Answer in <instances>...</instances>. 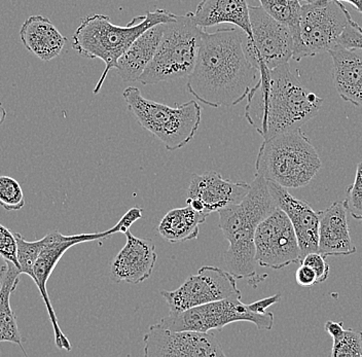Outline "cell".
I'll use <instances>...</instances> for the list:
<instances>
[{
  "label": "cell",
  "instance_id": "cell-32",
  "mask_svg": "<svg viewBox=\"0 0 362 357\" xmlns=\"http://www.w3.org/2000/svg\"><path fill=\"white\" fill-rule=\"evenodd\" d=\"M296 279L298 286H304V288L317 284L316 273L314 272L313 269L302 265V264H300V268L296 270Z\"/></svg>",
  "mask_w": 362,
  "mask_h": 357
},
{
  "label": "cell",
  "instance_id": "cell-13",
  "mask_svg": "<svg viewBox=\"0 0 362 357\" xmlns=\"http://www.w3.org/2000/svg\"><path fill=\"white\" fill-rule=\"evenodd\" d=\"M255 244V261L264 268L280 270L302 259L291 219L278 207L259 223Z\"/></svg>",
  "mask_w": 362,
  "mask_h": 357
},
{
  "label": "cell",
  "instance_id": "cell-1",
  "mask_svg": "<svg viewBox=\"0 0 362 357\" xmlns=\"http://www.w3.org/2000/svg\"><path fill=\"white\" fill-rule=\"evenodd\" d=\"M244 31L236 27L204 33L196 65L187 88L197 100L218 108L247 98L259 78V70L246 58Z\"/></svg>",
  "mask_w": 362,
  "mask_h": 357
},
{
  "label": "cell",
  "instance_id": "cell-19",
  "mask_svg": "<svg viewBox=\"0 0 362 357\" xmlns=\"http://www.w3.org/2000/svg\"><path fill=\"white\" fill-rule=\"evenodd\" d=\"M20 38L25 49L44 62L58 57L67 42L51 20L40 15L31 16L23 23Z\"/></svg>",
  "mask_w": 362,
  "mask_h": 357
},
{
  "label": "cell",
  "instance_id": "cell-5",
  "mask_svg": "<svg viewBox=\"0 0 362 357\" xmlns=\"http://www.w3.org/2000/svg\"><path fill=\"white\" fill-rule=\"evenodd\" d=\"M321 167L318 151L302 128H296L264 140L255 162V175L285 189H300L311 182Z\"/></svg>",
  "mask_w": 362,
  "mask_h": 357
},
{
  "label": "cell",
  "instance_id": "cell-22",
  "mask_svg": "<svg viewBox=\"0 0 362 357\" xmlns=\"http://www.w3.org/2000/svg\"><path fill=\"white\" fill-rule=\"evenodd\" d=\"M194 21L201 28L233 24L251 36L250 13L246 0H201L194 12Z\"/></svg>",
  "mask_w": 362,
  "mask_h": 357
},
{
  "label": "cell",
  "instance_id": "cell-33",
  "mask_svg": "<svg viewBox=\"0 0 362 357\" xmlns=\"http://www.w3.org/2000/svg\"><path fill=\"white\" fill-rule=\"evenodd\" d=\"M280 299H281V295L277 293V295H272V297L264 298V299L251 303L249 306H250L251 310L255 312V313H266V312H268L267 309L279 302Z\"/></svg>",
  "mask_w": 362,
  "mask_h": 357
},
{
  "label": "cell",
  "instance_id": "cell-38",
  "mask_svg": "<svg viewBox=\"0 0 362 357\" xmlns=\"http://www.w3.org/2000/svg\"><path fill=\"white\" fill-rule=\"evenodd\" d=\"M314 1H317V0H300V2H314Z\"/></svg>",
  "mask_w": 362,
  "mask_h": 357
},
{
  "label": "cell",
  "instance_id": "cell-9",
  "mask_svg": "<svg viewBox=\"0 0 362 357\" xmlns=\"http://www.w3.org/2000/svg\"><path fill=\"white\" fill-rule=\"evenodd\" d=\"M341 1L317 0L302 4L298 35L294 36L293 60L302 61L318 54L329 53L352 22Z\"/></svg>",
  "mask_w": 362,
  "mask_h": 357
},
{
  "label": "cell",
  "instance_id": "cell-2",
  "mask_svg": "<svg viewBox=\"0 0 362 357\" xmlns=\"http://www.w3.org/2000/svg\"><path fill=\"white\" fill-rule=\"evenodd\" d=\"M323 99L310 91L291 72L289 63L260 69L245 107L249 124L264 139L302 128L320 112Z\"/></svg>",
  "mask_w": 362,
  "mask_h": 357
},
{
  "label": "cell",
  "instance_id": "cell-29",
  "mask_svg": "<svg viewBox=\"0 0 362 357\" xmlns=\"http://www.w3.org/2000/svg\"><path fill=\"white\" fill-rule=\"evenodd\" d=\"M0 257L20 269L15 234L0 223Z\"/></svg>",
  "mask_w": 362,
  "mask_h": 357
},
{
  "label": "cell",
  "instance_id": "cell-6",
  "mask_svg": "<svg viewBox=\"0 0 362 357\" xmlns=\"http://www.w3.org/2000/svg\"><path fill=\"white\" fill-rule=\"evenodd\" d=\"M123 97L137 123L157 137L167 151H175L187 146L200 127L202 108L197 101L171 107L144 98L136 87L126 88Z\"/></svg>",
  "mask_w": 362,
  "mask_h": 357
},
{
  "label": "cell",
  "instance_id": "cell-25",
  "mask_svg": "<svg viewBox=\"0 0 362 357\" xmlns=\"http://www.w3.org/2000/svg\"><path fill=\"white\" fill-rule=\"evenodd\" d=\"M260 6L274 19L287 25L293 35H296L300 24V8H294L288 0H259Z\"/></svg>",
  "mask_w": 362,
  "mask_h": 357
},
{
  "label": "cell",
  "instance_id": "cell-23",
  "mask_svg": "<svg viewBox=\"0 0 362 357\" xmlns=\"http://www.w3.org/2000/svg\"><path fill=\"white\" fill-rule=\"evenodd\" d=\"M0 274L2 278V288L0 289V343L8 342L18 345L26 356L17 317L11 307V295L19 286L22 273L17 266L4 261L0 268Z\"/></svg>",
  "mask_w": 362,
  "mask_h": 357
},
{
  "label": "cell",
  "instance_id": "cell-10",
  "mask_svg": "<svg viewBox=\"0 0 362 357\" xmlns=\"http://www.w3.org/2000/svg\"><path fill=\"white\" fill-rule=\"evenodd\" d=\"M242 298H230L208 303L202 306L194 307L171 313L162 318L160 323L170 331H192L210 333L214 329L221 331L226 325L239 322H248L257 325L260 331H271L274 325V314L255 313L249 304H244Z\"/></svg>",
  "mask_w": 362,
  "mask_h": 357
},
{
  "label": "cell",
  "instance_id": "cell-37",
  "mask_svg": "<svg viewBox=\"0 0 362 357\" xmlns=\"http://www.w3.org/2000/svg\"><path fill=\"white\" fill-rule=\"evenodd\" d=\"M288 2L291 4V6H294V8H300V6H302L300 0H288Z\"/></svg>",
  "mask_w": 362,
  "mask_h": 357
},
{
  "label": "cell",
  "instance_id": "cell-14",
  "mask_svg": "<svg viewBox=\"0 0 362 357\" xmlns=\"http://www.w3.org/2000/svg\"><path fill=\"white\" fill-rule=\"evenodd\" d=\"M147 357L225 356L214 334L192 331H170L160 323L151 325L144 334Z\"/></svg>",
  "mask_w": 362,
  "mask_h": 357
},
{
  "label": "cell",
  "instance_id": "cell-3",
  "mask_svg": "<svg viewBox=\"0 0 362 357\" xmlns=\"http://www.w3.org/2000/svg\"><path fill=\"white\" fill-rule=\"evenodd\" d=\"M276 208L266 178L255 175L241 202L218 211L219 228L230 244L223 254L226 266L237 279H246L255 288L267 277L257 275L255 232Z\"/></svg>",
  "mask_w": 362,
  "mask_h": 357
},
{
  "label": "cell",
  "instance_id": "cell-36",
  "mask_svg": "<svg viewBox=\"0 0 362 357\" xmlns=\"http://www.w3.org/2000/svg\"><path fill=\"white\" fill-rule=\"evenodd\" d=\"M6 117V108L4 107L1 103H0V126L4 123Z\"/></svg>",
  "mask_w": 362,
  "mask_h": 357
},
{
  "label": "cell",
  "instance_id": "cell-34",
  "mask_svg": "<svg viewBox=\"0 0 362 357\" xmlns=\"http://www.w3.org/2000/svg\"><path fill=\"white\" fill-rule=\"evenodd\" d=\"M325 329L327 333L332 336V340L339 338V336L344 333V331H345L343 322H332V320H328V322L325 323Z\"/></svg>",
  "mask_w": 362,
  "mask_h": 357
},
{
  "label": "cell",
  "instance_id": "cell-11",
  "mask_svg": "<svg viewBox=\"0 0 362 357\" xmlns=\"http://www.w3.org/2000/svg\"><path fill=\"white\" fill-rule=\"evenodd\" d=\"M251 36L243 35L246 58L255 69H275L293 56V35L287 25L269 15L262 6H249Z\"/></svg>",
  "mask_w": 362,
  "mask_h": 357
},
{
  "label": "cell",
  "instance_id": "cell-12",
  "mask_svg": "<svg viewBox=\"0 0 362 357\" xmlns=\"http://www.w3.org/2000/svg\"><path fill=\"white\" fill-rule=\"evenodd\" d=\"M236 279L230 271L218 267L203 266L180 288L172 291H162L160 295L166 300L171 313H180L208 303L242 298Z\"/></svg>",
  "mask_w": 362,
  "mask_h": 357
},
{
  "label": "cell",
  "instance_id": "cell-31",
  "mask_svg": "<svg viewBox=\"0 0 362 357\" xmlns=\"http://www.w3.org/2000/svg\"><path fill=\"white\" fill-rule=\"evenodd\" d=\"M339 46L346 49H362V28L356 22L352 21L348 25L339 38Z\"/></svg>",
  "mask_w": 362,
  "mask_h": 357
},
{
  "label": "cell",
  "instance_id": "cell-21",
  "mask_svg": "<svg viewBox=\"0 0 362 357\" xmlns=\"http://www.w3.org/2000/svg\"><path fill=\"white\" fill-rule=\"evenodd\" d=\"M165 24L156 25L142 33L117 60L115 69L124 83L139 81L155 57L164 33Z\"/></svg>",
  "mask_w": 362,
  "mask_h": 357
},
{
  "label": "cell",
  "instance_id": "cell-16",
  "mask_svg": "<svg viewBox=\"0 0 362 357\" xmlns=\"http://www.w3.org/2000/svg\"><path fill=\"white\" fill-rule=\"evenodd\" d=\"M250 184L232 182L221 174L210 171L194 174L187 189V198L197 200L202 205L203 212L209 216L230 205L238 204L247 195Z\"/></svg>",
  "mask_w": 362,
  "mask_h": 357
},
{
  "label": "cell",
  "instance_id": "cell-26",
  "mask_svg": "<svg viewBox=\"0 0 362 357\" xmlns=\"http://www.w3.org/2000/svg\"><path fill=\"white\" fill-rule=\"evenodd\" d=\"M0 206L6 211H18L25 206L21 185L11 176L0 175Z\"/></svg>",
  "mask_w": 362,
  "mask_h": 357
},
{
  "label": "cell",
  "instance_id": "cell-17",
  "mask_svg": "<svg viewBox=\"0 0 362 357\" xmlns=\"http://www.w3.org/2000/svg\"><path fill=\"white\" fill-rule=\"evenodd\" d=\"M267 182L276 205L291 219L302 259L310 252H318L319 212L315 211L305 201L294 198L281 185L270 180Z\"/></svg>",
  "mask_w": 362,
  "mask_h": 357
},
{
  "label": "cell",
  "instance_id": "cell-35",
  "mask_svg": "<svg viewBox=\"0 0 362 357\" xmlns=\"http://www.w3.org/2000/svg\"><path fill=\"white\" fill-rule=\"evenodd\" d=\"M336 1L349 2L351 6H354L359 13H362V0H336Z\"/></svg>",
  "mask_w": 362,
  "mask_h": 357
},
{
  "label": "cell",
  "instance_id": "cell-4",
  "mask_svg": "<svg viewBox=\"0 0 362 357\" xmlns=\"http://www.w3.org/2000/svg\"><path fill=\"white\" fill-rule=\"evenodd\" d=\"M176 17L175 13L157 8L133 18L126 26L112 24L108 16L99 13L83 18L74 33L72 49L83 57L100 59L105 63L93 93L100 92L108 72L115 69L117 60L142 33L156 25L173 21Z\"/></svg>",
  "mask_w": 362,
  "mask_h": 357
},
{
  "label": "cell",
  "instance_id": "cell-20",
  "mask_svg": "<svg viewBox=\"0 0 362 357\" xmlns=\"http://www.w3.org/2000/svg\"><path fill=\"white\" fill-rule=\"evenodd\" d=\"M334 61V83L343 100L362 106V49L337 46L329 51Z\"/></svg>",
  "mask_w": 362,
  "mask_h": 357
},
{
  "label": "cell",
  "instance_id": "cell-15",
  "mask_svg": "<svg viewBox=\"0 0 362 357\" xmlns=\"http://www.w3.org/2000/svg\"><path fill=\"white\" fill-rule=\"evenodd\" d=\"M124 235L126 245L113 259L110 279L115 283H142L151 277L157 263L155 244L151 239L134 236L130 230Z\"/></svg>",
  "mask_w": 362,
  "mask_h": 357
},
{
  "label": "cell",
  "instance_id": "cell-24",
  "mask_svg": "<svg viewBox=\"0 0 362 357\" xmlns=\"http://www.w3.org/2000/svg\"><path fill=\"white\" fill-rule=\"evenodd\" d=\"M207 214L197 211L187 205L170 210L158 225L160 236L170 243L187 242L198 238L200 226L205 223Z\"/></svg>",
  "mask_w": 362,
  "mask_h": 357
},
{
  "label": "cell",
  "instance_id": "cell-28",
  "mask_svg": "<svg viewBox=\"0 0 362 357\" xmlns=\"http://www.w3.org/2000/svg\"><path fill=\"white\" fill-rule=\"evenodd\" d=\"M344 203L351 216L362 221V162L357 165L354 182L348 187Z\"/></svg>",
  "mask_w": 362,
  "mask_h": 357
},
{
  "label": "cell",
  "instance_id": "cell-7",
  "mask_svg": "<svg viewBox=\"0 0 362 357\" xmlns=\"http://www.w3.org/2000/svg\"><path fill=\"white\" fill-rule=\"evenodd\" d=\"M205 29L194 21V12L177 16L165 24L155 57L140 78L144 86L189 78L196 65Z\"/></svg>",
  "mask_w": 362,
  "mask_h": 357
},
{
  "label": "cell",
  "instance_id": "cell-27",
  "mask_svg": "<svg viewBox=\"0 0 362 357\" xmlns=\"http://www.w3.org/2000/svg\"><path fill=\"white\" fill-rule=\"evenodd\" d=\"M332 357H362V332L345 329L339 338L334 339Z\"/></svg>",
  "mask_w": 362,
  "mask_h": 357
},
{
  "label": "cell",
  "instance_id": "cell-8",
  "mask_svg": "<svg viewBox=\"0 0 362 357\" xmlns=\"http://www.w3.org/2000/svg\"><path fill=\"white\" fill-rule=\"evenodd\" d=\"M144 216V210L140 207H133L128 212L124 214L123 218L119 219V223L112 229L104 230V232L92 233V234L78 235H63L59 230H52L42 238V245L35 264L33 266V280L40 291V295L47 313L49 320L53 325L54 334H55V343L59 349L70 351L72 346L70 341L61 329L60 324L57 318L56 312L54 310L49 293H47V283L51 277L52 273L55 270L59 261L62 259L63 255L70 248L78 244L93 242V241H102L110 238L113 234L124 233L130 230L131 226L135 221H139Z\"/></svg>",
  "mask_w": 362,
  "mask_h": 357
},
{
  "label": "cell",
  "instance_id": "cell-18",
  "mask_svg": "<svg viewBox=\"0 0 362 357\" xmlns=\"http://www.w3.org/2000/svg\"><path fill=\"white\" fill-rule=\"evenodd\" d=\"M318 212V252L325 257L356 254V246L350 236L345 203L336 201Z\"/></svg>",
  "mask_w": 362,
  "mask_h": 357
},
{
  "label": "cell",
  "instance_id": "cell-30",
  "mask_svg": "<svg viewBox=\"0 0 362 357\" xmlns=\"http://www.w3.org/2000/svg\"><path fill=\"white\" fill-rule=\"evenodd\" d=\"M300 264L313 269L314 272L316 273L317 283H322V282L327 281L328 276H329V265L327 263L325 255L321 254L319 252H310V254H305Z\"/></svg>",
  "mask_w": 362,
  "mask_h": 357
},
{
  "label": "cell",
  "instance_id": "cell-39",
  "mask_svg": "<svg viewBox=\"0 0 362 357\" xmlns=\"http://www.w3.org/2000/svg\"><path fill=\"white\" fill-rule=\"evenodd\" d=\"M2 288V278H1V274H0V289H1Z\"/></svg>",
  "mask_w": 362,
  "mask_h": 357
}]
</instances>
